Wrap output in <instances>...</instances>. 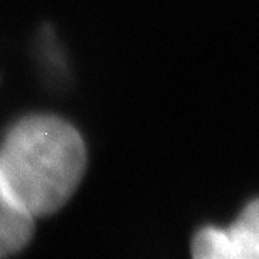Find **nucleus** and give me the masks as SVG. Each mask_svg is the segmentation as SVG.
<instances>
[{"label": "nucleus", "instance_id": "f03ea898", "mask_svg": "<svg viewBox=\"0 0 259 259\" xmlns=\"http://www.w3.org/2000/svg\"><path fill=\"white\" fill-rule=\"evenodd\" d=\"M197 259H259V200L251 202L227 227H205L192 241Z\"/></svg>", "mask_w": 259, "mask_h": 259}, {"label": "nucleus", "instance_id": "7ed1b4c3", "mask_svg": "<svg viewBox=\"0 0 259 259\" xmlns=\"http://www.w3.org/2000/svg\"><path fill=\"white\" fill-rule=\"evenodd\" d=\"M32 214L15 199L0 174V257L12 256L27 246L34 229Z\"/></svg>", "mask_w": 259, "mask_h": 259}, {"label": "nucleus", "instance_id": "f257e3e1", "mask_svg": "<svg viewBox=\"0 0 259 259\" xmlns=\"http://www.w3.org/2000/svg\"><path fill=\"white\" fill-rule=\"evenodd\" d=\"M84 168L81 135L58 116L24 118L0 143V174L34 217L59 210L74 194Z\"/></svg>", "mask_w": 259, "mask_h": 259}]
</instances>
